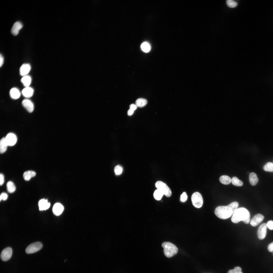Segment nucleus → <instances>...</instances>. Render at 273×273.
<instances>
[{
	"instance_id": "f257e3e1",
	"label": "nucleus",
	"mask_w": 273,
	"mask_h": 273,
	"mask_svg": "<svg viewBox=\"0 0 273 273\" xmlns=\"http://www.w3.org/2000/svg\"><path fill=\"white\" fill-rule=\"evenodd\" d=\"M239 203L237 202H232L225 206H219L215 209L214 213L219 218L225 219L230 217L237 209Z\"/></svg>"
},
{
	"instance_id": "f03ea898",
	"label": "nucleus",
	"mask_w": 273,
	"mask_h": 273,
	"mask_svg": "<svg viewBox=\"0 0 273 273\" xmlns=\"http://www.w3.org/2000/svg\"><path fill=\"white\" fill-rule=\"evenodd\" d=\"M250 213L244 207L237 208L233 215L231 218L232 221L237 223L241 221L245 223L248 224L250 220Z\"/></svg>"
},
{
	"instance_id": "7ed1b4c3",
	"label": "nucleus",
	"mask_w": 273,
	"mask_h": 273,
	"mask_svg": "<svg viewBox=\"0 0 273 273\" xmlns=\"http://www.w3.org/2000/svg\"><path fill=\"white\" fill-rule=\"evenodd\" d=\"M164 248L165 255L168 258H171L176 254L178 251L177 247L173 244L169 242H164L162 245Z\"/></svg>"
},
{
	"instance_id": "20e7f679",
	"label": "nucleus",
	"mask_w": 273,
	"mask_h": 273,
	"mask_svg": "<svg viewBox=\"0 0 273 273\" xmlns=\"http://www.w3.org/2000/svg\"><path fill=\"white\" fill-rule=\"evenodd\" d=\"M155 186L157 189L160 190L167 197H169L171 195V190L166 184L162 181H157L155 184Z\"/></svg>"
},
{
	"instance_id": "39448f33",
	"label": "nucleus",
	"mask_w": 273,
	"mask_h": 273,
	"mask_svg": "<svg viewBox=\"0 0 273 273\" xmlns=\"http://www.w3.org/2000/svg\"><path fill=\"white\" fill-rule=\"evenodd\" d=\"M191 199L193 205L195 208H199L202 206L203 199L201 195L199 192L194 193L192 195Z\"/></svg>"
},
{
	"instance_id": "423d86ee",
	"label": "nucleus",
	"mask_w": 273,
	"mask_h": 273,
	"mask_svg": "<svg viewBox=\"0 0 273 273\" xmlns=\"http://www.w3.org/2000/svg\"><path fill=\"white\" fill-rule=\"evenodd\" d=\"M42 244L40 242H36L29 245L26 248L25 251L27 254H31L36 252L42 248Z\"/></svg>"
},
{
	"instance_id": "0eeeda50",
	"label": "nucleus",
	"mask_w": 273,
	"mask_h": 273,
	"mask_svg": "<svg viewBox=\"0 0 273 273\" xmlns=\"http://www.w3.org/2000/svg\"><path fill=\"white\" fill-rule=\"evenodd\" d=\"M12 253V249L10 247H7L2 251L1 254V258L3 261H7L11 257Z\"/></svg>"
},
{
	"instance_id": "6e6552de",
	"label": "nucleus",
	"mask_w": 273,
	"mask_h": 273,
	"mask_svg": "<svg viewBox=\"0 0 273 273\" xmlns=\"http://www.w3.org/2000/svg\"><path fill=\"white\" fill-rule=\"evenodd\" d=\"M267 224L264 223L262 224L259 228L257 231V235L258 238L262 240L265 237L267 232Z\"/></svg>"
},
{
	"instance_id": "1a4fd4ad",
	"label": "nucleus",
	"mask_w": 273,
	"mask_h": 273,
	"mask_svg": "<svg viewBox=\"0 0 273 273\" xmlns=\"http://www.w3.org/2000/svg\"><path fill=\"white\" fill-rule=\"evenodd\" d=\"M5 139L8 146H12L14 145L16 143L17 140L16 135L12 133L8 134L5 137Z\"/></svg>"
},
{
	"instance_id": "9d476101",
	"label": "nucleus",
	"mask_w": 273,
	"mask_h": 273,
	"mask_svg": "<svg viewBox=\"0 0 273 273\" xmlns=\"http://www.w3.org/2000/svg\"><path fill=\"white\" fill-rule=\"evenodd\" d=\"M263 216L258 214L254 216L251 219L250 224L253 226H256L261 223L264 219Z\"/></svg>"
},
{
	"instance_id": "9b49d317",
	"label": "nucleus",
	"mask_w": 273,
	"mask_h": 273,
	"mask_svg": "<svg viewBox=\"0 0 273 273\" xmlns=\"http://www.w3.org/2000/svg\"><path fill=\"white\" fill-rule=\"evenodd\" d=\"M22 106L29 112H32L34 109V105L32 102L30 100L25 99L22 101Z\"/></svg>"
},
{
	"instance_id": "f8f14e48",
	"label": "nucleus",
	"mask_w": 273,
	"mask_h": 273,
	"mask_svg": "<svg viewBox=\"0 0 273 273\" xmlns=\"http://www.w3.org/2000/svg\"><path fill=\"white\" fill-rule=\"evenodd\" d=\"M64 210L63 206L58 203L55 204L52 210L54 214L58 216L60 215Z\"/></svg>"
},
{
	"instance_id": "ddd939ff",
	"label": "nucleus",
	"mask_w": 273,
	"mask_h": 273,
	"mask_svg": "<svg viewBox=\"0 0 273 273\" xmlns=\"http://www.w3.org/2000/svg\"><path fill=\"white\" fill-rule=\"evenodd\" d=\"M22 27V24L19 21L15 22L11 29V33L14 35H16L18 33L19 30Z\"/></svg>"
},
{
	"instance_id": "4468645a",
	"label": "nucleus",
	"mask_w": 273,
	"mask_h": 273,
	"mask_svg": "<svg viewBox=\"0 0 273 273\" xmlns=\"http://www.w3.org/2000/svg\"><path fill=\"white\" fill-rule=\"evenodd\" d=\"M50 206V203L48 202L47 199H41L38 202V206L40 211L47 210L49 208Z\"/></svg>"
},
{
	"instance_id": "2eb2a0df",
	"label": "nucleus",
	"mask_w": 273,
	"mask_h": 273,
	"mask_svg": "<svg viewBox=\"0 0 273 273\" xmlns=\"http://www.w3.org/2000/svg\"><path fill=\"white\" fill-rule=\"evenodd\" d=\"M31 69L30 65L28 64H24L20 67L19 73L20 75L24 76L26 75L29 72Z\"/></svg>"
},
{
	"instance_id": "dca6fc26",
	"label": "nucleus",
	"mask_w": 273,
	"mask_h": 273,
	"mask_svg": "<svg viewBox=\"0 0 273 273\" xmlns=\"http://www.w3.org/2000/svg\"><path fill=\"white\" fill-rule=\"evenodd\" d=\"M34 91V90L33 88L29 87H27L22 89V94L24 97L26 98H30L33 96Z\"/></svg>"
},
{
	"instance_id": "f3484780",
	"label": "nucleus",
	"mask_w": 273,
	"mask_h": 273,
	"mask_svg": "<svg viewBox=\"0 0 273 273\" xmlns=\"http://www.w3.org/2000/svg\"><path fill=\"white\" fill-rule=\"evenodd\" d=\"M10 95L12 98L17 99L20 97V93L18 89L16 88H13L10 90Z\"/></svg>"
},
{
	"instance_id": "a211bd4d",
	"label": "nucleus",
	"mask_w": 273,
	"mask_h": 273,
	"mask_svg": "<svg viewBox=\"0 0 273 273\" xmlns=\"http://www.w3.org/2000/svg\"><path fill=\"white\" fill-rule=\"evenodd\" d=\"M249 181L250 184L253 186H255L257 183L258 179L256 174L254 172H251L249 175Z\"/></svg>"
},
{
	"instance_id": "6ab92c4d",
	"label": "nucleus",
	"mask_w": 273,
	"mask_h": 273,
	"mask_svg": "<svg viewBox=\"0 0 273 273\" xmlns=\"http://www.w3.org/2000/svg\"><path fill=\"white\" fill-rule=\"evenodd\" d=\"M36 175V172L32 171H28L25 172L23 174V177L26 180L28 181L32 177H34Z\"/></svg>"
},
{
	"instance_id": "aec40b11",
	"label": "nucleus",
	"mask_w": 273,
	"mask_h": 273,
	"mask_svg": "<svg viewBox=\"0 0 273 273\" xmlns=\"http://www.w3.org/2000/svg\"><path fill=\"white\" fill-rule=\"evenodd\" d=\"M8 146L5 138H2L0 141V152L1 153H3L6 151Z\"/></svg>"
},
{
	"instance_id": "412c9836",
	"label": "nucleus",
	"mask_w": 273,
	"mask_h": 273,
	"mask_svg": "<svg viewBox=\"0 0 273 273\" xmlns=\"http://www.w3.org/2000/svg\"><path fill=\"white\" fill-rule=\"evenodd\" d=\"M21 81L25 86L26 87H29L31 83V78L30 76L26 75L22 77Z\"/></svg>"
},
{
	"instance_id": "4be33fe9",
	"label": "nucleus",
	"mask_w": 273,
	"mask_h": 273,
	"mask_svg": "<svg viewBox=\"0 0 273 273\" xmlns=\"http://www.w3.org/2000/svg\"><path fill=\"white\" fill-rule=\"evenodd\" d=\"M219 180L220 183L224 185L229 184L231 181V178L225 175L221 176L219 178Z\"/></svg>"
},
{
	"instance_id": "5701e85b",
	"label": "nucleus",
	"mask_w": 273,
	"mask_h": 273,
	"mask_svg": "<svg viewBox=\"0 0 273 273\" xmlns=\"http://www.w3.org/2000/svg\"><path fill=\"white\" fill-rule=\"evenodd\" d=\"M7 188L8 192L10 193H12L14 192L16 190V187L14 183L12 181H9L7 183Z\"/></svg>"
},
{
	"instance_id": "b1692460",
	"label": "nucleus",
	"mask_w": 273,
	"mask_h": 273,
	"mask_svg": "<svg viewBox=\"0 0 273 273\" xmlns=\"http://www.w3.org/2000/svg\"><path fill=\"white\" fill-rule=\"evenodd\" d=\"M147 103V100L143 98H140L138 99L135 101L136 106L139 107H142L145 106Z\"/></svg>"
},
{
	"instance_id": "393cba45",
	"label": "nucleus",
	"mask_w": 273,
	"mask_h": 273,
	"mask_svg": "<svg viewBox=\"0 0 273 273\" xmlns=\"http://www.w3.org/2000/svg\"><path fill=\"white\" fill-rule=\"evenodd\" d=\"M232 184L235 186H241L243 185V182L236 177H233L231 179Z\"/></svg>"
},
{
	"instance_id": "a878e982",
	"label": "nucleus",
	"mask_w": 273,
	"mask_h": 273,
	"mask_svg": "<svg viewBox=\"0 0 273 273\" xmlns=\"http://www.w3.org/2000/svg\"><path fill=\"white\" fill-rule=\"evenodd\" d=\"M164 195L163 193L158 189L156 190L153 193L154 198L158 200H160Z\"/></svg>"
},
{
	"instance_id": "bb28decb",
	"label": "nucleus",
	"mask_w": 273,
	"mask_h": 273,
	"mask_svg": "<svg viewBox=\"0 0 273 273\" xmlns=\"http://www.w3.org/2000/svg\"><path fill=\"white\" fill-rule=\"evenodd\" d=\"M141 48L142 50L146 53L149 52L151 49L150 44L146 42H144L142 44Z\"/></svg>"
},
{
	"instance_id": "cd10ccee",
	"label": "nucleus",
	"mask_w": 273,
	"mask_h": 273,
	"mask_svg": "<svg viewBox=\"0 0 273 273\" xmlns=\"http://www.w3.org/2000/svg\"><path fill=\"white\" fill-rule=\"evenodd\" d=\"M263 168L266 171L273 172V164L270 162H268L264 165Z\"/></svg>"
},
{
	"instance_id": "c85d7f7f",
	"label": "nucleus",
	"mask_w": 273,
	"mask_h": 273,
	"mask_svg": "<svg viewBox=\"0 0 273 273\" xmlns=\"http://www.w3.org/2000/svg\"><path fill=\"white\" fill-rule=\"evenodd\" d=\"M226 3L227 6L230 8H234L237 5V2L232 0H227Z\"/></svg>"
},
{
	"instance_id": "c756f323",
	"label": "nucleus",
	"mask_w": 273,
	"mask_h": 273,
	"mask_svg": "<svg viewBox=\"0 0 273 273\" xmlns=\"http://www.w3.org/2000/svg\"><path fill=\"white\" fill-rule=\"evenodd\" d=\"M114 172L116 175H119L121 174L123 171V168L120 165L116 166L114 168Z\"/></svg>"
},
{
	"instance_id": "7c9ffc66",
	"label": "nucleus",
	"mask_w": 273,
	"mask_h": 273,
	"mask_svg": "<svg viewBox=\"0 0 273 273\" xmlns=\"http://www.w3.org/2000/svg\"><path fill=\"white\" fill-rule=\"evenodd\" d=\"M241 268L239 267H236L233 269L229 270L228 273H242Z\"/></svg>"
},
{
	"instance_id": "2f4dec72",
	"label": "nucleus",
	"mask_w": 273,
	"mask_h": 273,
	"mask_svg": "<svg viewBox=\"0 0 273 273\" xmlns=\"http://www.w3.org/2000/svg\"><path fill=\"white\" fill-rule=\"evenodd\" d=\"M187 196L186 192H184L181 195L180 200L181 201L184 202L187 199Z\"/></svg>"
},
{
	"instance_id": "473e14b6",
	"label": "nucleus",
	"mask_w": 273,
	"mask_h": 273,
	"mask_svg": "<svg viewBox=\"0 0 273 273\" xmlns=\"http://www.w3.org/2000/svg\"><path fill=\"white\" fill-rule=\"evenodd\" d=\"M8 197V195L7 194L5 193H2L0 196V200L1 201L2 200H7Z\"/></svg>"
},
{
	"instance_id": "72a5a7b5",
	"label": "nucleus",
	"mask_w": 273,
	"mask_h": 273,
	"mask_svg": "<svg viewBox=\"0 0 273 273\" xmlns=\"http://www.w3.org/2000/svg\"><path fill=\"white\" fill-rule=\"evenodd\" d=\"M267 227L270 230H273V221L270 220L268 221L267 224Z\"/></svg>"
},
{
	"instance_id": "f704fd0d",
	"label": "nucleus",
	"mask_w": 273,
	"mask_h": 273,
	"mask_svg": "<svg viewBox=\"0 0 273 273\" xmlns=\"http://www.w3.org/2000/svg\"><path fill=\"white\" fill-rule=\"evenodd\" d=\"M4 181V175L2 174H0V185L1 186L2 185Z\"/></svg>"
},
{
	"instance_id": "c9c22d12",
	"label": "nucleus",
	"mask_w": 273,
	"mask_h": 273,
	"mask_svg": "<svg viewBox=\"0 0 273 273\" xmlns=\"http://www.w3.org/2000/svg\"><path fill=\"white\" fill-rule=\"evenodd\" d=\"M268 249L270 252H273V242L270 243L268 246Z\"/></svg>"
},
{
	"instance_id": "e433bc0d",
	"label": "nucleus",
	"mask_w": 273,
	"mask_h": 273,
	"mask_svg": "<svg viewBox=\"0 0 273 273\" xmlns=\"http://www.w3.org/2000/svg\"><path fill=\"white\" fill-rule=\"evenodd\" d=\"M4 61V58L3 55L1 54L0 56V66L1 67L3 65Z\"/></svg>"
},
{
	"instance_id": "4c0bfd02",
	"label": "nucleus",
	"mask_w": 273,
	"mask_h": 273,
	"mask_svg": "<svg viewBox=\"0 0 273 273\" xmlns=\"http://www.w3.org/2000/svg\"><path fill=\"white\" fill-rule=\"evenodd\" d=\"M130 109L134 111L136 109L137 106L134 104H132L130 105Z\"/></svg>"
},
{
	"instance_id": "58836bf2",
	"label": "nucleus",
	"mask_w": 273,
	"mask_h": 273,
	"mask_svg": "<svg viewBox=\"0 0 273 273\" xmlns=\"http://www.w3.org/2000/svg\"><path fill=\"white\" fill-rule=\"evenodd\" d=\"M134 112V111L130 109H129L127 111L128 115L129 116H131L133 114Z\"/></svg>"
}]
</instances>
